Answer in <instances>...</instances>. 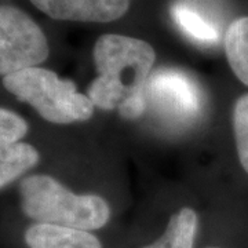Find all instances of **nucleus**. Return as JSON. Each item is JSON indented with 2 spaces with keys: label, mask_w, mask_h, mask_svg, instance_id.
Masks as SVG:
<instances>
[{
  "label": "nucleus",
  "mask_w": 248,
  "mask_h": 248,
  "mask_svg": "<svg viewBox=\"0 0 248 248\" xmlns=\"http://www.w3.org/2000/svg\"><path fill=\"white\" fill-rule=\"evenodd\" d=\"M156 53L149 43L131 36H101L94 46L97 79L87 89L94 107L117 110L134 120L146 109L145 87L151 78Z\"/></svg>",
  "instance_id": "f257e3e1"
},
{
  "label": "nucleus",
  "mask_w": 248,
  "mask_h": 248,
  "mask_svg": "<svg viewBox=\"0 0 248 248\" xmlns=\"http://www.w3.org/2000/svg\"><path fill=\"white\" fill-rule=\"evenodd\" d=\"M22 213L35 223L94 232L107 226L110 207L95 195H75L55 178L37 174L19 184Z\"/></svg>",
  "instance_id": "f03ea898"
},
{
  "label": "nucleus",
  "mask_w": 248,
  "mask_h": 248,
  "mask_svg": "<svg viewBox=\"0 0 248 248\" xmlns=\"http://www.w3.org/2000/svg\"><path fill=\"white\" fill-rule=\"evenodd\" d=\"M4 89L54 124L86 122L94 115V104L78 93L72 80L61 79L46 68H28L4 76Z\"/></svg>",
  "instance_id": "7ed1b4c3"
},
{
  "label": "nucleus",
  "mask_w": 248,
  "mask_h": 248,
  "mask_svg": "<svg viewBox=\"0 0 248 248\" xmlns=\"http://www.w3.org/2000/svg\"><path fill=\"white\" fill-rule=\"evenodd\" d=\"M45 32L14 6H0V75L4 78L43 63L48 57Z\"/></svg>",
  "instance_id": "20e7f679"
},
{
  "label": "nucleus",
  "mask_w": 248,
  "mask_h": 248,
  "mask_svg": "<svg viewBox=\"0 0 248 248\" xmlns=\"http://www.w3.org/2000/svg\"><path fill=\"white\" fill-rule=\"evenodd\" d=\"M146 104L175 120H190L200 113L203 99L197 83L184 72L160 69L152 73L145 87Z\"/></svg>",
  "instance_id": "39448f33"
},
{
  "label": "nucleus",
  "mask_w": 248,
  "mask_h": 248,
  "mask_svg": "<svg viewBox=\"0 0 248 248\" xmlns=\"http://www.w3.org/2000/svg\"><path fill=\"white\" fill-rule=\"evenodd\" d=\"M27 133L28 123L21 116L0 108V189L39 163L35 146L21 142Z\"/></svg>",
  "instance_id": "423d86ee"
},
{
  "label": "nucleus",
  "mask_w": 248,
  "mask_h": 248,
  "mask_svg": "<svg viewBox=\"0 0 248 248\" xmlns=\"http://www.w3.org/2000/svg\"><path fill=\"white\" fill-rule=\"evenodd\" d=\"M46 16L60 21L110 22L123 17L130 0H31Z\"/></svg>",
  "instance_id": "0eeeda50"
},
{
  "label": "nucleus",
  "mask_w": 248,
  "mask_h": 248,
  "mask_svg": "<svg viewBox=\"0 0 248 248\" xmlns=\"http://www.w3.org/2000/svg\"><path fill=\"white\" fill-rule=\"evenodd\" d=\"M28 248H104L93 232L33 223L24 233Z\"/></svg>",
  "instance_id": "6e6552de"
},
{
  "label": "nucleus",
  "mask_w": 248,
  "mask_h": 248,
  "mask_svg": "<svg viewBox=\"0 0 248 248\" xmlns=\"http://www.w3.org/2000/svg\"><path fill=\"white\" fill-rule=\"evenodd\" d=\"M199 217L193 208L184 207L171 215L164 232L156 240L140 248H195Z\"/></svg>",
  "instance_id": "1a4fd4ad"
},
{
  "label": "nucleus",
  "mask_w": 248,
  "mask_h": 248,
  "mask_svg": "<svg viewBox=\"0 0 248 248\" xmlns=\"http://www.w3.org/2000/svg\"><path fill=\"white\" fill-rule=\"evenodd\" d=\"M225 53L233 73L248 86V17L233 21L225 35Z\"/></svg>",
  "instance_id": "9d476101"
},
{
  "label": "nucleus",
  "mask_w": 248,
  "mask_h": 248,
  "mask_svg": "<svg viewBox=\"0 0 248 248\" xmlns=\"http://www.w3.org/2000/svg\"><path fill=\"white\" fill-rule=\"evenodd\" d=\"M172 16L186 35L196 42L213 43L218 39V32L205 18L193 9L185 4H175L172 9Z\"/></svg>",
  "instance_id": "9b49d317"
},
{
  "label": "nucleus",
  "mask_w": 248,
  "mask_h": 248,
  "mask_svg": "<svg viewBox=\"0 0 248 248\" xmlns=\"http://www.w3.org/2000/svg\"><path fill=\"white\" fill-rule=\"evenodd\" d=\"M232 120L239 160L248 174V93L236 101Z\"/></svg>",
  "instance_id": "f8f14e48"
},
{
  "label": "nucleus",
  "mask_w": 248,
  "mask_h": 248,
  "mask_svg": "<svg viewBox=\"0 0 248 248\" xmlns=\"http://www.w3.org/2000/svg\"><path fill=\"white\" fill-rule=\"evenodd\" d=\"M203 248H225V247H219V246H207V247Z\"/></svg>",
  "instance_id": "ddd939ff"
}]
</instances>
